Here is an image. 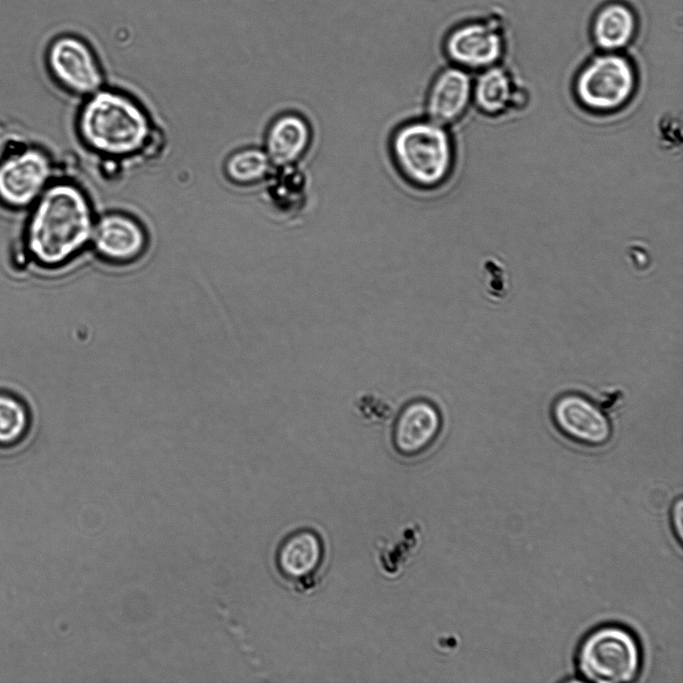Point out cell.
Listing matches in <instances>:
<instances>
[{"label": "cell", "mask_w": 683, "mask_h": 683, "mask_svg": "<svg viewBox=\"0 0 683 683\" xmlns=\"http://www.w3.org/2000/svg\"><path fill=\"white\" fill-rule=\"evenodd\" d=\"M29 209L23 244L37 266L63 268L90 248L97 216L76 182L55 178Z\"/></svg>", "instance_id": "obj_1"}, {"label": "cell", "mask_w": 683, "mask_h": 683, "mask_svg": "<svg viewBox=\"0 0 683 683\" xmlns=\"http://www.w3.org/2000/svg\"><path fill=\"white\" fill-rule=\"evenodd\" d=\"M75 126L83 146L104 160L151 158L162 144L144 106L118 89L102 87L84 98Z\"/></svg>", "instance_id": "obj_2"}, {"label": "cell", "mask_w": 683, "mask_h": 683, "mask_svg": "<svg viewBox=\"0 0 683 683\" xmlns=\"http://www.w3.org/2000/svg\"><path fill=\"white\" fill-rule=\"evenodd\" d=\"M389 150L402 178L419 189L441 186L454 168L455 147L448 127L426 117L399 125L391 135Z\"/></svg>", "instance_id": "obj_3"}, {"label": "cell", "mask_w": 683, "mask_h": 683, "mask_svg": "<svg viewBox=\"0 0 683 683\" xmlns=\"http://www.w3.org/2000/svg\"><path fill=\"white\" fill-rule=\"evenodd\" d=\"M642 661L636 635L615 623L589 631L579 643L575 657L582 679L595 683L632 682L640 674Z\"/></svg>", "instance_id": "obj_4"}, {"label": "cell", "mask_w": 683, "mask_h": 683, "mask_svg": "<svg viewBox=\"0 0 683 683\" xmlns=\"http://www.w3.org/2000/svg\"><path fill=\"white\" fill-rule=\"evenodd\" d=\"M637 74L632 62L617 52L591 58L579 71L574 93L581 106L608 113L626 105L636 91Z\"/></svg>", "instance_id": "obj_5"}, {"label": "cell", "mask_w": 683, "mask_h": 683, "mask_svg": "<svg viewBox=\"0 0 683 683\" xmlns=\"http://www.w3.org/2000/svg\"><path fill=\"white\" fill-rule=\"evenodd\" d=\"M51 155L37 145H17L0 157V204L10 210L30 208L55 179Z\"/></svg>", "instance_id": "obj_6"}, {"label": "cell", "mask_w": 683, "mask_h": 683, "mask_svg": "<svg viewBox=\"0 0 683 683\" xmlns=\"http://www.w3.org/2000/svg\"><path fill=\"white\" fill-rule=\"evenodd\" d=\"M46 61L52 79L74 97L84 99L104 87V72L93 48L78 36L53 40Z\"/></svg>", "instance_id": "obj_7"}, {"label": "cell", "mask_w": 683, "mask_h": 683, "mask_svg": "<svg viewBox=\"0 0 683 683\" xmlns=\"http://www.w3.org/2000/svg\"><path fill=\"white\" fill-rule=\"evenodd\" d=\"M550 420L566 440L583 448L596 449L609 443L612 426L603 410L583 393L559 394L550 405Z\"/></svg>", "instance_id": "obj_8"}, {"label": "cell", "mask_w": 683, "mask_h": 683, "mask_svg": "<svg viewBox=\"0 0 683 683\" xmlns=\"http://www.w3.org/2000/svg\"><path fill=\"white\" fill-rule=\"evenodd\" d=\"M149 237L144 225L123 211L96 217L90 248L106 265L124 267L137 263L146 253Z\"/></svg>", "instance_id": "obj_9"}, {"label": "cell", "mask_w": 683, "mask_h": 683, "mask_svg": "<svg viewBox=\"0 0 683 683\" xmlns=\"http://www.w3.org/2000/svg\"><path fill=\"white\" fill-rule=\"evenodd\" d=\"M325 559L326 544L322 534L306 526L285 534L274 552V566L279 576L304 590L316 584Z\"/></svg>", "instance_id": "obj_10"}, {"label": "cell", "mask_w": 683, "mask_h": 683, "mask_svg": "<svg viewBox=\"0 0 683 683\" xmlns=\"http://www.w3.org/2000/svg\"><path fill=\"white\" fill-rule=\"evenodd\" d=\"M503 45L501 33L490 22L467 21L445 34L442 51L452 65L481 71L497 64Z\"/></svg>", "instance_id": "obj_11"}, {"label": "cell", "mask_w": 683, "mask_h": 683, "mask_svg": "<svg viewBox=\"0 0 683 683\" xmlns=\"http://www.w3.org/2000/svg\"><path fill=\"white\" fill-rule=\"evenodd\" d=\"M473 81L468 71L450 64L438 71L426 98V118L448 127L459 121L472 102Z\"/></svg>", "instance_id": "obj_12"}, {"label": "cell", "mask_w": 683, "mask_h": 683, "mask_svg": "<svg viewBox=\"0 0 683 683\" xmlns=\"http://www.w3.org/2000/svg\"><path fill=\"white\" fill-rule=\"evenodd\" d=\"M313 139L309 121L296 112L276 116L268 125L263 148L274 167L298 164Z\"/></svg>", "instance_id": "obj_13"}, {"label": "cell", "mask_w": 683, "mask_h": 683, "mask_svg": "<svg viewBox=\"0 0 683 683\" xmlns=\"http://www.w3.org/2000/svg\"><path fill=\"white\" fill-rule=\"evenodd\" d=\"M440 414L426 401H413L406 405L396 419L393 444L403 457H416L424 453L440 431Z\"/></svg>", "instance_id": "obj_14"}, {"label": "cell", "mask_w": 683, "mask_h": 683, "mask_svg": "<svg viewBox=\"0 0 683 683\" xmlns=\"http://www.w3.org/2000/svg\"><path fill=\"white\" fill-rule=\"evenodd\" d=\"M637 18L631 7L622 2H609L599 8L593 18L591 33L595 44L605 52H617L633 40Z\"/></svg>", "instance_id": "obj_15"}, {"label": "cell", "mask_w": 683, "mask_h": 683, "mask_svg": "<svg viewBox=\"0 0 683 683\" xmlns=\"http://www.w3.org/2000/svg\"><path fill=\"white\" fill-rule=\"evenodd\" d=\"M472 102L486 115H499L515 103V84L503 68L494 65L473 81Z\"/></svg>", "instance_id": "obj_16"}, {"label": "cell", "mask_w": 683, "mask_h": 683, "mask_svg": "<svg viewBox=\"0 0 683 683\" xmlns=\"http://www.w3.org/2000/svg\"><path fill=\"white\" fill-rule=\"evenodd\" d=\"M267 195L278 210L292 212L306 201L309 177L298 164L275 167L266 181Z\"/></svg>", "instance_id": "obj_17"}, {"label": "cell", "mask_w": 683, "mask_h": 683, "mask_svg": "<svg viewBox=\"0 0 683 683\" xmlns=\"http://www.w3.org/2000/svg\"><path fill=\"white\" fill-rule=\"evenodd\" d=\"M274 168L263 147L249 146L230 153L223 171L233 185L249 187L266 182Z\"/></svg>", "instance_id": "obj_18"}, {"label": "cell", "mask_w": 683, "mask_h": 683, "mask_svg": "<svg viewBox=\"0 0 683 683\" xmlns=\"http://www.w3.org/2000/svg\"><path fill=\"white\" fill-rule=\"evenodd\" d=\"M29 427V414L15 396L0 393V445L11 446L24 438Z\"/></svg>", "instance_id": "obj_19"}, {"label": "cell", "mask_w": 683, "mask_h": 683, "mask_svg": "<svg viewBox=\"0 0 683 683\" xmlns=\"http://www.w3.org/2000/svg\"><path fill=\"white\" fill-rule=\"evenodd\" d=\"M683 499L678 497L672 504L670 509V526L673 532L674 538L678 542L679 547L682 546L683 539Z\"/></svg>", "instance_id": "obj_20"}]
</instances>
